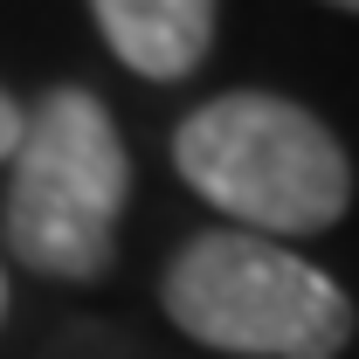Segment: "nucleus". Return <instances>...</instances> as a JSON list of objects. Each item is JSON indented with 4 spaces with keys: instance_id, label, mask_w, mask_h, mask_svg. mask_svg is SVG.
I'll return each mask as SVG.
<instances>
[{
    "instance_id": "0eeeda50",
    "label": "nucleus",
    "mask_w": 359,
    "mask_h": 359,
    "mask_svg": "<svg viewBox=\"0 0 359 359\" xmlns=\"http://www.w3.org/2000/svg\"><path fill=\"white\" fill-rule=\"evenodd\" d=\"M332 7H346V14H359V0H332Z\"/></svg>"
},
{
    "instance_id": "f03ea898",
    "label": "nucleus",
    "mask_w": 359,
    "mask_h": 359,
    "mask_svg": "<svg viewBox=\"0 0 359 359\" xmlns=\"http://www.w3.org/2000/svg\"><path fill=\"white\" fill-rule=\"evenodd\" d=\"M159 304L208 353L235 359H339L353 346V297L297 249L208 228L159 276Z\"/></svg>"
},
{
    "instance_id": "423d86ee",
    "label": "nucleus",
    "mask_w": 359,
    "mask_h": 359,
    "mask_svg": "<svg viewBox=\"0 0 359 359\" xmlns=\"http://www.w3.org/2000/svg\"><path fill=\"white\" fill-rule=\"evenodd\" d=\"M0 318H7V276H0Z\"/></svg>"
},
{
    "instance_id": "7ed1b4c3",
    "label": "nucleus",
    "mask_w": 359,
    "mask_h": 359,
    "mask_svg": "<svg viewBox=\"0 0 359 359\" xmlns=\"http://www.w3.org/2000/svg\"><path fill=\"white\" fill-rule=\"evenodd\" d=\"M132 201V159L111 111L90 90L62 83L21 118L14 187H7V249L35 276L97 283L118 256V215Z\"/></svg>"
},
{
    "instance_id": "39448f33",
    "label": "nucleus",
    "mask_w": 359,
    "mask_h": 359,
    "mask_svg": "<svg viewBox=\"0 0 359 359\" xmlns=\"http://www.w3.org/2000/svg\"><path fill=\"white\" fill-rule=\"evenodd\" d=\"M14 145H21V111H14V97L0 90V159H14Z\"/></svg>"
},
{
    "instance_id": "20e7f679",
    "label": "nucleus",
    "mask_w": 359,
    "mask_h": 359,
    "mask_svg": "<svg viewBox=\"0 0 359 359\" xmlns=\"http://www.w3.org/2000/svg\"><path fill=\"white\" fill-rule=\"evenodd\" d=\"M90 14L111 55L152 83L194 76L215 48V0H90Z\"/></svg>"
},
{
    "instance_id": "f257e3e1",
    "label": "nucleus",
    "mask_w": 359,
    "mask_h": 359,
    "mask_svg": "<svg viewBox=\"0 0 359 359\" xmlns=\"http://www.w3.org/2000/svg\"><path fill=\"white\" fill-rule=\"evenodd\" d=\"M180 180L249 235H318L353 208V159L325 118L276 90H228L173 132Z\"/></svg>"
}]
</instances>
